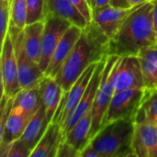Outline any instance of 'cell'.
<instances>
[{"label":"cell","instance_id":"6da1fadb","mask_svg":"<svg viewBox=\"0 0 157 157\" xmlns=\"http://www.w3.org/2000/svg\"><path fill=\"white\" fill-rule=\"evenodd\" d=\"M109 38L93 20L82 29L80 38L55 77L64 92L70 90L88 66L109 56Z\"/></svg>","mask_w":157,"mask_h":157},{"label":"cell","instance_id":"7a4b0ae2","mask_svg":"<svg viewBox=\"0 0 157 157\" xmlns=\"http://www.w3.org/2000/svg\"><path fill=\"white\" fill-rule=\"evenodd\" d=\"M157 44L152 1L139 6L109 39V55L138 56L145 48Z\"/></svg>","mask_w":157,"mask_h":157},{"label":"cell","instance_id":"3957f363","mask_svg":"<svg viewBox=\"0 0 157 157\" xmlns=\"http://www.w3.org/2000/svg\"><path fill=\"white\" fill-rule=\"evenodd\" d=\"M134 129V121H112L103 126L89 144L100 157H136L132 148Z\"/></svg>","mask_w":157,"mask_h":157},{"label":"cell","instance_id":"277c9868","mask_svg":"<svg viewBox=\"0 0 157 157\" xmlns=\"http://www.w3.org/2000/svg\"><path fill=\"white\" fill-rule=\"evenodd\" d=\"M149 93L150 90L146 88L115 91L109 109L103 120L101 128L119 120L134 121Z\"/></svg>","mask_w":157,"mask_h":157},{"label":"cell","instance_id":"5b68a950","mask_svg":"<svg viewBox=\"0 0 157 157\" xmlns=\"http://www.w3.org/2000/svg\"><path fill=\"white\" fill-rule=\"evenodd\" d=\"M8 33L11 37L17 58L21 89L30 88L38 86L45 75L40 69V65L35 63L26 52L23 29L16 27L12 22H10Z\"/></svg>","mask_w":157,"mask_h":157},{"label":"cell","instance_id":"8992f818","mask_svg":"<svg viewBox=\"0 0 157 157\" xmlns=\"http://www.w3.org/2000/svg\"><path fill=\"white\" fill-rule=\"evenodd\" d=\"M119 56L109 55L106 60L105 68L103 71L102 78L98 88L93 107L91 109L92 114V128L90 132V141L98 133L102 126L103 120L109 109L111 99L115 93V88L112 84L111 72Z\"/></svg>","mask_w":157,"mask_h":157},{"label":"cell","instance_id":"52a82bcc","mask_svg":"<svg viewBox=\"0 0 157 157\" xmlns=\"http://www.w3.org/2000/svg\"><path fill=\"white\" fill-rule=\"evenodd\" d=\"M115 91L145 88L141 62L138 56L119 57L111 72Z\"/></svg>","mask_w":157,"mask_h":157},{"label":"cell","instance_id":"ba28073f","mask_svg":"<svg viewBox=\"0 0 157 157\" xmlns=\"http://www.w3.org/2000/svg\"><path fill=\"white\" fill-rule=\"evenodd\" d=\"M1 96L15 98L21 90L18 68L13 42L9 33L1 45Z\"/></svg>","mask_w":157,"mask_h":157},{"label":"cell","instance_id":"9c48e42d","mask_svg":"<svg viewBox=\"0 0 157 157\" xmlns=\"http://www.w3.org/2000/svg\"><path fill=\"white\" fill-rule=\"evenodd\" d=\"M73 24L63 17L48 16L44 20V29L41 45V57L40 67L44 73L52 59V53L62 37Z\"/></svg>","mask_w":157,"mask_h":157},{"label":"cell","instance_id":"30bf717a","mask_svg":"<svg viewBox=\"0 0 157 157\" xmlns=\"http://www.w3.org/2000/svg\"><path fill=\"white\" fill-rule=\"evenodd\" d=\"M98 63H96L88 66L75 82L70 90L68 92H64L56 115L52 120L53 122H57L62 126L64 121L75 109L89 85Z\"/></svg>","mask_w":157,"mask_h":157},{"label":"cell","instance_id":"8fae6325","mask_svg":"<svg viewBox=\"0 0 157 157\" xmlns=\"http://www.w3.org/2000/svg\"><path fill=\"white\" fill-rule=\"evenodd\" d=\"M107 58L100 61L97 64V67H96L95 72L93 74V76H92V78H91V80L89 82V85H88L84 96L82 97L81 100L79 101L77 107L70 114V116L64 121V122L62 124V130H63V136L74 127V125L86 113H87L88 111H90L92 109L93 103H94V100H95V97H96L98 88L99 86L101 78H102V75H103V71H104V68H105Z\"/></svg>","mask_w":157,"mask_h":157},{"label":"cell","instance_id":"7c38bea8","mask_svg":"<svg viewBox=\"0 0 157 157\" xmlns=\"http://www.w3.org/2000/svg\"><path fill=\"white\" fill-rule=\"evenodd\" d=\"M138 6H139L121 8L108 5L94 10L93 21L97 23V25L109 39H111L117 33L124 21Z\"/></svg>","mask_w":157,"mask_h":157},{"label":"cell","instance_id":"4fadbf2b","mask_svg":"<svg viewBox=\"0 0 157 157\" xmlns=\"http://www.w3.org/2000/svg\"><path fill=\"white\" fill-rule=\"evenodd\" d=\"M81 28L72 25L64 35L62 37L61 40L59 41L57 47L55 48L52 59L49 63V65L44 72V75L47 76H51L55 78L57 74L59 73L60 69L62 68L63 63L67 59L68 55L70 54L71 51L73 50L74 46L77 42L78 39L82 34Z\"/></svg>","mask_w":157,"mask_h":157},{"label":"cell","instance_id":"5bb4252c","mask_svg":"<svg viewBox=\"0 0 157 157\" xmlns=\"http://www.w3.org/2000/svg\"><path fill=\"white\" fill-rule=\"evenodd\" d=\"M132 148L136 157H157V126L149 122H134Z\"/></svg>","mask_w":157,"mask_h":157},{"label":"cell","instance_id":"9a60e30c","mask_svg":"<svg viewBox=\"0 0 157 157\" xmlns=\"http://www.w3.org/2000/svg\"><path fill=\"white\" fill-rule=\"evenodd\" d=\"M32 117L11 109L6 123L0 132V156L7 157L10 144L21 137Z\"/></svg>","mask_w":157,"mask_h":157},{"label":"cell","instance_id":"2e32d148","mask_svg":"<svg viewBox=\"0 0 157 157\" xmlns=\"http://www.w3.org/2000/svg\"><path fill=\"white\" fill-rule=\"evenodd\" d=\"M41 104L44 107L46 117L50 122L52 121L56 115L60 103L63 99L64 91L57 83L55 78L44 75L39 83Z\"/></svg>","mask_w":157,"mask_h":157},{"label":"cell","instance_id":"e0dca14e","mask_svg":"<svg viewBox=\"0 0 157 157\" xmlns=\"http://www.w3.org/2000/svg\"><path fill=\"white\" fill-rule=\"evenodd\" d=\"M63 141L62 126L57 122L52 121L32 151L30 157H56L59 146Z\"/></svg>","mask_w":157,"mask_h":157},{"label":"cell","instance_id":"ac0fdd59","mask_svg":"<svg viewBox=\"0 0 157 157\" xmlns=\"http://www.w3.org/2000/svg\"><path fill=\"white\" fill-rule=\"evenodd\" d=\"M44 6L46 17L56 16L65 18L81 29L89 24L70 0H44Z\"/></svg>","mask_w":157,"mask_h":157},{"label":"cell","instance_id":"d6986e66","mask_svg":"<svg viewBox=\"0 0 157 157\" xmlns=\"http://www.w3.org/2000/svg\"><path fill=\"white\" fill-rule=\"evenodd\" d=\"M50 123L51 122L48 121L46 117L44 107L41 105L39 110L30 119L23 134L20 137V139L30 149L31 153L38 144L42 135L44 134Z\"/></svg>","mask_w":157,"mask_h":157},{"label":"cell","instance_id":"ffe728a7","mask_svg":"<svg viewBox=\"0 0 157 157\" xmlns=\"http://www.w3.org/2000/svg\"><path fill=\"white\" fill-rule=\"evenodd\" d=\"M92 128L91 110L86 113L74 127L63 136V140L72 144L80 153L90 143V132Z\"/></svg>","mask_w":157,"mask_h":157},{"label":"cell","instance_id":"44dd1931","mask_svg":"<svg viewBox=\"0 0 157 157\" xmlns=\"http://www.w3.org/2000/svg\"><path fill=\"white\" fill-rule=\"evenodd\" d=\"M44 29V21H38L26 25L23 29L24 46L28 55L40 65L41 57L42 36Z\"/></svg>","mask_w":157,"mask_h":157},{"label":"cell","instance_id":"7402d4cb","mask_svg":"<svg viewBox=\"0 0 157 157\" xmlns=\"http://www.w3.org/2000/svg\"><path fill=\"white\" fill-rule=\"evenodd\" d=\"M39 85L26 89H21L14 98L12 110L33 116L41 106Z\"/></svg>","mask_w":157,"mask_h":157},{"label":"cell","instance_id":"603a6c76","mask_svg":"<svg viewBox=\"0 0 157 157\" xmlns=\"http://www.w3.org/2000/svg\"><path fill=\"white\" fill-rule=\"evenodd\" d=\"M144 79L145 88L157 90V44L144 49L138 55Z\"/></svg>","mask_w":157,"mask_h":157},{"label":"cell","instance_id":"cb8c5ba5","mask_svg":"<svg viewBox=\"0 0 157 157\" xmlns=\"http://www.w3.org/2000/svg\"><path fill=\"white\" fill-rule=\"evenodd\" d=\"M149 122L157 126V90L151 91L144 101L134 122Z\"/></svg>","mask_w":157,"mask_h":157},{"label":"cell","instance_id":"d4e9b609","mask_svg":"<svg viewBox=\"0 0 157 157\" xmlns=\"http://www.w3.org/2000/svg\"><path fill=\"white\" fill-rule=\"evenodd\" d=\"M27 0H11V22L19 29L27 25Z\"/></svg>","mask_w":157,"mask_h":157},{"label":"cell","instance_id":"484cf974","mask_svg":"<svg viewBox=\"0 0 157 157\" xmlns=\"http://www.w3.org/2000/svg\"><path fill=\"white\" fill-rule=\"evenodd\" d=\"M27 25L45 20L44 0H27Z\"/></svg>","mask_w":157,"mask_h":157},{"label":"cell","instance_id":"4316f807","mask_svg":"<svg viewBox=\"0 0 157 157\" xmlns=\"http://www.w3.org/2000/svg\"><path fill=\"white\" fill-rule=\"evenodd\" d=\"M11 22V0H0V40L1 45L8 34Z\"/></svg>","mask_w":157,"mask_h":157},{"label":"cell","instance_id":"83f0119b","mask_svg":"<svg viewBox=\"0 0 157 157\" xmlns=\"http://www.w3.org/2000/svg\"><path fill=\"white\" fill-rule=\"evenodd\" d=\"M31 151L19 138L15 140L9 147L7 157H30Z\"/></svg>","mask_w":157,"mask_h":157},{"label":"cell","instance_id":"f1b7e54d","mask_svg":"<svg viewBox=\"0 0 157 157\" xmlns=\"http://www.w3.org/2000/svg\"><path fill=\"white\" fill-rule=\"evenodd\" d=\"M72 4H74L76 8L80 11V13L85 17L88 23L93 20V13L87 3V0H70Z\"/></svg>","mask_w":157,"mask_h":157},{"label":"cell","instance_id":"f546056e","mask_svg":"<svg viewBox=\"0 0 157 157\" xmlns=\"http://www.w3.org/2000/svg\"><path fill=\"white\" fill-rule=\"evenodd\" d=\"M56 157H79V152L63 140L59 146Z\"/></svg>","mask_w":157,"mask_h":157},{"label":"cell","instance_id":"4dcf8cb0","mask_svg":"<svg viewBox=\"0 0 157 157\" xmlns=\"http://www.w3.org/2000/svg\"><path fill=\"white\" fill-rule=\"evenodd\" d=\"M79 157H100L98 153L88 144L86 147L84 148V150L80 153Z\"/></svg>","mask_w":157,"mask_h":157},{"label":"cell","instance_id":"1f68e13d","mask_svg":"<svg viewBox=\"0 0 157 157\" xmlns=\"http://www.w3.org/2000/svg\"><path fill=\"white\" fill-rule=\"evenodd\" d=\"M109 5L115 7H121V8H129L132 7L129 4L128 0H110Z\"/></svg>","mask_w":157,"mask_h":157},{"label":"cell","instance_id":"d6a6232c","mask_svg":"<svg viewBox=\"0 0 157 157\" xmlns=\"http://www.w3.org/2000/svg\"><path fill=\"white\" fill-rule=\"evenodd\" d=\"M152 2L154 4V23L157 36V0H152Z\"/></svg>","mask_w":157,"mask_h":157},{"label":"cell","instance_id":"836d02e7","mask_svg":"<svg viewBox=\"0 0 157 157\" xmlns=\"http://www.w3.org/2000/svg\"><path fill=\"white\" fill-rule=\"evenodd\" d=\"M109 3H110V0H96V7H95V9L106 6L109 5Z\"/></svg>","mask_w":157,"mask_h":157},{"label":"cell","instance_id":"e575fe53","mask_svg":"<svg viewBox=\"0 0 157 157\" xmlns=\"http://www.w3.org/2000/svg\"><path fill=\"white\" fill-rule=\"evenodd\" d=\"M149 1H152V0H128L131 6H140V5H143V4H144L146 2H149Z\"/></svg>","mask_w":157,"mask_h":157},{"label":"cell","instance_id":"d590c367","mask_svg":"<svg viewBox=\"0 0 157 157\" xmlns=\"http://www.w3.org/2000/svg\"><path fill=\"white\" fill-rule=\"evenodd\" d=\"M87 3H88L90 8L92 10V13H93L95 10V7H96V0H87Z\"/></svg>","mask_w":157,"mask_h":157}]
</instances>
